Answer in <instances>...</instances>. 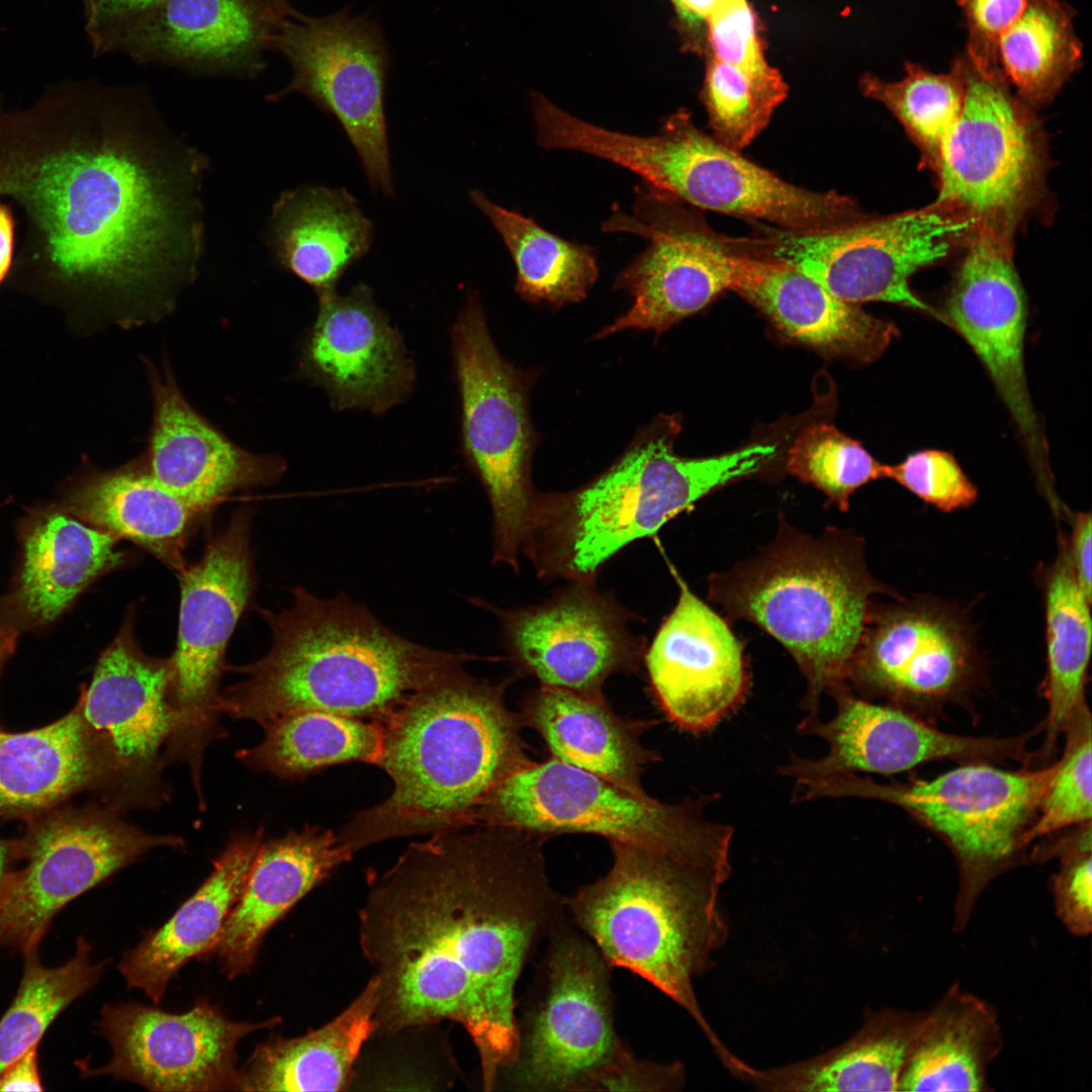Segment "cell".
Segmentation results:
<instances>
[{
  "mask_svg": "<svg viewBox=\"0 0 1092 1092\" xmlns=\"http://www.w3.org/2000/svg\"><path fill=\"white\" fill-rule=\"evenodd\" d=\"M543 837L494 825L432 834L370 876L359 911L377 982L375 1031L458 1023L485 1091L515 1057L522 973L567 916Z\"/></svg>",
  "mask_w": 1092,
  "mask_h": 1092,
  "instance_id": "obj_1",
  "label": "cell"
},
{
  "mask_svg": "<svg viewBox=\"0 0 1092 1092\" xmlns=\"http://www.w3.org/2000/svg\"><path fill=\"white\" fill-rule=\"evenodd\" d=\"M65 145L0 157V194L33 219L51 263L130 310L171 306L197 274L208 160L144 88L89 95Z\"/></svg>",
  "mask_w": 1092,
  "mask_h": 1092,
  "instance_id": "obj_2",
  "label": "cell"
},
{
  "mask_svg": "<svg viewBox=\"0 0 1092 1092\" xmlns=\"http://www.w3.org/2000/svg\"><path fill=\"white\" fill-rule=\"evenodd\" d=\"M291 594L290 607L261 610L271 648L240 668L245 677L219 695L217 713L262 727L301 711L384 722L410 695L469 675L474 657L404 638L345 593Z\"/></svg>",
  "mask_w": 1092,
  "mask_h": 1092,
  "instance_id": "obj_3",
  "label": "cell"
},
{
  "mask_svg": "<svg viewBox=\"0 0 1092 1092\" xmlns=\"http://www.w3.org/2000/svg\"><path fill=\"white\" fill-rule=\"evenodd\" d=\"M506 687L469 674L410 695L382 722L378 766L393 790L355 813L339 839L355 853L388 839L475 825L489 793L529 760Z\"/></svg>",
  "mask_w": 1092,
  "mask_h": 1092,
  "instance_id": "obj_4",
  "label": "cell"
},
{
  "mask_svg": "<svg viewBox=\"0 0 1092 1092\" xmlns=\"http://www.w3.org/2000/svg\"><path fill=\"white\" fill-rule=\"evenodd\" d=\"M730 843L669 852L611 842L608 873L564 897L569 920L606 962L680 1006L717 1057L729 1049L703 1014L694 979L728 937L720 890L730 876Z\"/></svg>",
  "mask_w": 1092,
  "mask_h": 1092,
  "instance_id": "obj_5",
  "label": "cell"
},
{
  "mask_svg": "<svg viewBox=\"0 0 1092 1092\" xmlns=\"http://www.w3.org/2000/svg\"><path fill=\"white\" fill-rule=\"evenodd\" d=\"M676 416H659L589 482L538 494L523 554L542 578L596 581L604 564L629 544L720 486L750 475L775 454L755 444L705 458L674 452Z\"/></svg>",
  "mask_w": 1092,
  "mask_h": 1092,
  "instance_id": "obj_6",
  "label": "cell"
},
{
  "mask_svg": "<svg viewBox=\"0 0 1092 1092\" xmlns=\"http://www.w3.org/2000/svg\"><path fill=\"white\" fill-rule=\"evenodd\" d=\"M711 599L752 622L792 654L807 680L802 722L819 718L822 693L847 685L850 665L883 586L869 573L856 539H814L787 525L753 559L709 580Z\"/></svg>",
  "mask_w": 1092,
  "mask_h": 1092,
  "instance_id": "obj_7",
  "label": "cell"
},
{
  "mask_svg": "<svg viewBox=\"0 0 1092 1092\" xmlns=\"http://www.w3.org/2000/svg\"><path fill=\"white\" fill-rule=\"evenodd\" d=\"M563 139L567 150L620 165L697 208L795 233L836 229L866 217L851 197L785 181L703 131L684 110L669 115L654 135L614 131L576 117Z\"/></svg>",
  "mask_w": 1092,
  "mask_h": 1092,
  "instance_id": "obj_8",
  "label": "cell"
},
{
  "mask_svg": "<svg viewBox=\"0 0 1092 1092\" xmlns=\"http://www.w3.org/2000/svg\"><path fill=\"white\" fill-rule=\"evenodd\" d=\"M1053 765L1007 770L965 762L931 780L880 784L853 772L796 782L795 801L857 797L896 805L939 835L953 853L959 889L952 931H964L984 890L1018 866Z\"/></svg>",
  "mask_w": 1092,
  "mask_h": 1092,
  "instance_id": "obj_9",
  "label": "cell"
},
{
  "mask_svg": "<svg viewBox=\"0 0 1092 1092\" xmlns=\"http://www.w3.org/2000/svg\"><path fill=\"white\" fill-rule=\"evenodd\" d=\"M545 946L516 1015L514 1060L495 1089L587 1091L625 1045L616 1029L612 967L594 943L566 916Z\"/></svg>",
  "mask_w": 1092,
  "mask_h": 1092,
  "instance_id": "obj_10",
  "label": "cell"
},
{
  "mask_svg": "<svg viewBox=\"0 0 1092 1092\" xmlns=\"http://www.w3.org/2000/svg\"><path fill=\"white\" fill-rule=\"evenodd\" d=\"M452 344L463 454L489 500L492 560L518 571L539 494L531 476L537 445L529 414L534 374L499 354L475 293L454 324Z\"/></svg>",
  "mask_w": 1092,
  "mask_h": 1092,
  "instance_id": "obj_11",
  "label": "cell"
},
{
  "mask_svg": "<svg viewBox=\"0 0 1092 1092\" xmlns=\"http://www.w3.org/2000/svg\"><path fill=\"white\" fill-rule=\"evenodd\" d=\"M710 800L662 803L551 756L528 760L503 779L482 803L475 824L543 836L588 833L610 842L694 852L733 835L730 826L704 817Z\"/></svg>",
  "mask_w": 1092,
  "mask_h": 1092,
  "instance_id": "obj_12",
  "label": "cell"
},
{
  "mask_svg": "<svg viewBox=\"0 0 1092 1092\" xmlns=\"http://www.w3.org/2000/svg\"><path fill=\"white\" fill-rule=\"evenodd\" d=\"M964 59V104L934 169L939 184L934 204L970 222L971 233L1011 241L1039 182L1035 121L1001 69L985 72L966 54Z\"/></svg>",
  "mask_w": 1092,
  "mask_h": 1092,
  "instance_id": "obj_13",
  "label": "cell"
},
{
  "mask_svg": "<svg viewBox=\"0 0 1092 1092\" xmlns=\"http://www.w3.org/2000/svg\"><path fill=\"white\" fill-rule=\"evenodd\" d=\"M292 70L289 84L266 98L298 93L336 117L374 191L393 195L384 93L390 54L376 17L350 8L321 17L296 9L271 38Z\"/></svg>",
  "mask_w": 1092,
  "mask_h": 1092,
  "instance_id": "obj_14",
  "label": "cell"
},
{
  "mask_svg": "<svg viewBox=\"0 0 1092 1092\" xmlns=\"http://www.w3.org/2000/svg\"><path fill=\"white\" fill-rule=\"evenodd\" d=\"M175 835L151 834L114 812L85 808L37 820L17 856L25 866L0 884V948L37 949L54 917L71 901L157 847L179 848Z\"/></svg>",
  "mask_w": 1092,
  "mask_h": 1092,
  "instance_id": "obj_15",
  "label": "cell"
},
{
  "mask_svg": "<svg viewBox=\"0 0 1092 1092\" xmlns=\"http://www.w3.org/2000/svg\"><path fill=\"white\" fill-rule=\"evenodd\" d=\"M970 233V222L933 203L826 231L777 230L755 244L763 256L796 267L843 301H883L936 315L912 292L910 278L944 259L952 242Z\"/></svg>",
  "mask_w": 1092,
  "mask_h": 1092,
  "instance_id": "obj_16",
  "label": "cell"
},
{
  "mask_svg": "<svg viewBox=\"0 0 1092 1092\" xmlns=\"http://www.w3.org/2000/svg\"><path fill=\"white\" fill-rule=\"evenodd\" d=\"M248 512L241 511L178 571L181 590L177 645L169 657L178 727L170 741L199 777L201 751L214 729L218 685L229 640L255 588Z\"/></svg>",
  "mask_w": 1092,
  "mask_h": 1092,
  "instance_id": "obj_17",
  "label": "cell"
},
{
  "mask_svg": "<svg viewBox=\"0 0 1092 1092\" xmlns=\"http://www.w3.org/2000/svg\"><path fill=\"white\" fill-rule=\"evenodd\" d=\"M602 229L649 243L614 282V290L632 296V305L595 339L629 329L662 334L729 289L726 241L707 232L681 202L644 182L635 188L632 212L614 207Z\"/></svg>",
  "mask_w": 1092,
  "mask_h": 1092,
  "instance_id": "obj_18",
  "label": "cell"
},
{
  "mask_svg": "<svg viewBox=\"0 0 1092 1092\" xmlns=\"http://www.w3.org/2000/svg\"><path fill=\"white\" fill-rule=\"evenodd\" d=\"M278 1021H235L204 998L178 1014L138 1002L105 1004L97 1029L111 1057L99 1068L81 1061L79 1068L85 1077L109 1076L151 1091H240L239 1042Z\"/></svg>",
  "mask_w": 1092,
  "mask_h": 1092,
  "instance_id": "obj_19",
  "label": "cell"
},
{
  "mask_svg": "<svg viewBox=\"0 0 1092 1092\" xmlns=\"http://www.w3.org/2000/svg\"><path fill=\"white\" fill-rule=\"evenodd\" d=\"M939 320L971 346L993 380L1026 446L1041 486L1052 484L1048 444L1030 399L1023 361L1025 296L1011 241L975 232Z\"/></svg>",
  "mask_w": 1092,
  "mask_h": 1092,
  "instance_id": "obj_20",
  "label": "cell"
},
{
  "mask_svg": "<svg viewBox=\"0 0 1092 1092\" xmlns=\"http://www.w3.org/2000/svg\"><path fill=\"white\" fill-rule=\"evenodd\" d=\"M512 661L542 686L600 692L611 674L633 670L643 641L628 629L631 614L595 582L575 581L541 605L498 610Z\"/></svg>",
  "mask_w": 1092,
  "mask_h": 1092,
  "instance_id": "obj_21",
  "label": "cell"
},
{
  "mask_svg": "<svg viewBox=\"0 0 1092 1092\" xmlns=\"http://www.w3.org/2000/svg\"><path fill=\"white\" fill-rule=\"evenodd\" d=\"M837 704L832 720L800 722L802 734L817 735L828 753L811 760L792 754L780 768L795 781L838 772L892 775L925 762L953 759L965 762H1028L1031 733L1015 737H971L950 734L927 725L894 706L879 705L853 695L847 685L831 694Z\"/></svg>",
  "mask_w": 1092,
  "mask_h": 1092,
  "instance_id": "obj_22",
  "label": "cell"
},
{
  "mask_svg": "<svg viewBox=\"0 0 1092 1092\" xmlns=\"http://www.w3.org/2000/svg\"><path fill=\"white\" fill-rule=\"evenodd\" d=\"M105 758L110 780L128 790L152 786L162 746L178 727L170 659L147 655L133 615L99 657L77 705Z\"/></svg>",
  "mask_w": 1092,
  "mask_h": 1092,
  "instance_id": "obj_23",
  "label": "cell"
},
{
  "mask_svg": "<svg viewBox=\"0 0 1092 1092\" xmlns=\"http://www.w3.org/2000/svg\"><path fill=\"white\" fill-rule=\"evenodd\" d=\"M978 671L963 617L938 602L917 600L872 612L847 680L895 702L929 705L963 693Z\"/></svg>",
  "mask_w": 1092,
  "mask_h": 1092,
  "instance_id": "obj_24",
  "label": "cell"
},
{
  "mask_svg": "<svg viewBox=\"0 0 1092 1092\" xmlns=\"http://www.w3.org/2000/svg\"><path fill=\"white\" fill-rule=\"evenodd\" d=\"M669 567L679 596L645 651L646 670L668 719L686 731L704 732L745 697L748 677L742 646L726 622Z\"/></svg>",
  "mask_w": 1092,
  "mask_h": 1092,
  "instance_id": "obj_25",
  "label": "cell"
},
{
  "mask_svg": "<svg viewBox=\"0 0 1092 1092\" xmlns=\"http://www.w3.org/2000/svg\"><path fill=\"white\" fill-rule=\"evenodd\" d=\"M292 9L288 0H164L124 29L112 52L138 64L256 78Z\"/></svg>",
  "mask_w": 1092,
  "mask_h": 1092,
  "instance_id": "obj_26",
  "label": "cell"
},
{
  "mask_svg": "<svg viewBox=\"0 0 1092 1092\" xmlns=\"http://www.w3.org/2000/svg\"><path fill=\"white\" fill-rule=\"evenodd\" d=\"M301 363L338 410L383 414L407 396L415 381L399 333L363 283L345 295L318 297Z\"/></svg>",
  "mask_w": 1092,
  "mask_h": 1092,
  "instance_id": "obj_27",
  "label": "cell"
},
{
  "mask_svg": "<svg viewBox=\"0 0 1092 1092\" xmlns=\"http://www.w3.org/2000/svg\"><path fill=\"white\" fill-rule=\"evenodd\" d=\"M729 290L765 313L787 337L825 354L859 363L878 359L897 328L839 299L796 267L737 252L726 241Z\"/></svg>",
  "mask_w": 1092,
  "mask_h": 1092,
  "instance_id": "obj_28",
  "label": "cell"
},
{
  "mask_svg": "<svg viewBox=\"0 0 1092 1092\" xmlns=\"http://www.w3.org/2000/svg\"><path fill=\"white\" fill-rule=\"evenodd\" d=\"M151 374L154 417L146 468L159 483L208 511L234 491L281 477L282 459L240 448L188 403L171 373Z\"/></svg>",
  "mask_w": 1092,
  "mask_h": 1092,
  "instance_id": "obj_29",
  "label": "cell"
},
{
  "mask_svg": "<svg viewBox=\"0 0 1092 1092\" xmlns=\"http://www.w3.org/2000/svg\"><path fill=\"white\" fill-rule=\"evenodd\" d=\"M353 854L332 829L308 824L262 842L208 957L229 979L249 973L270 929Z\"/></svg>",
  "mask_w": 1092,
  "mask_h": 1092,
  "instance_id": "obj_30",
  "label": "cell"
},
{
  "mask_svg": "<svg viewBox=\"0 0 1092 1092\" xmlns=\"http://www.w3.org/2000/svg\"><path fill=\"white\" fill-rule=\"evenodd\" d=\"M262 833L236 834L203 884L161 927L125 951L118 970L128 988L159 1004L170 981L191 960L208 957L238 902L260 848Z\"/></svg>",
  "mask_w": 1092,
  "mask_h": 1092,
  "instance_id": "obj_31",
  "label": "cell"
},
{
  "mask_svg": "<svg viewBox=\"0 0 1092 1092\" xmlns=\"http://www.w3.org/2000/svg\"><path fill=\"white\" fill-rule=\"evenodd\" d=\"M925 1011L867 1009L846 1040L806 1060L756 1068L742 1059L730 1074L770 1092L899 1091Z\"/></svg>",
  "mask_w": 1092,
  "mask_h": 1092,
  "instance_id": "obj_32",
  "label": "cell"
},
{
  "mask_svg": "<svg viewBox=\"0 0 1092 1092\" xmlns=\"http://www.w3.org/2000/svg\"><path fill=\"white\" fill-rule=\"evenodd\" d=\"M373 223L346 188L300 186L273 204L268 245L277 262L324 296L365 256Z\"/></svg>",
  "mask_w": 1092,
  "mask_h": 1092,
  "instance_id": "obj_33",
  "label": "cell"
},
{
  "mask_svg": "<svg viewBox=\"0 0 1092 1092\" xmlns=\"http://www.w3.org/2000/svg\"><path fill=\"white\" fill-rule=\"evenodd\" d=\"M108 780L105 758L78 706L41 728L0 730V815L43 814Z\"/></svg>",
  "mask_w": 1092,
  "mask_h": 1092,
  "instance_id": "obj_34",
  "label": "cell"
},
{
  "mask_svg": "<svg viewBox=\"0 0 1092 1092\" xmlns=\"http://www.w3.org/2000/svg\"><path fill=\"white\" fill-rule=\"evenodd\" d=\"M525 715L553 757L647 795L641 778L655 756L640 743L638 728L616 715L600 692L542 686L528 698Z\"/></svg>",
  "mask_w": 1092,
  "mask_h": 1092,
  "instance_id": "obj_35",
  "label": "cell"
},
{
  "mask_svg": "<svg viewBox=\"0 0 1092 1092\" xmlns=\"http://www.w3.org/2000/svg\"><path fill=\"white\" fill-rule=\"evenodd\" d=\"M377 982L366 983L336 1017L307 1033L270 1035L240 1068V1091H347L358 1057L376 1029Z\"/></svg>",
  "mask_w": 1092,
  "mask_h": 1092,
  "instance_id": "obj_36",
  "label": "cell"
},
{
  "mask_svg": "<svg viewBox=\"0 0 1092 1092\" xmlns=\"http://www.w3.org/2000/svg\"><path fill=\"white\" fill-rule=\"evenodd\" d=\"M1003 1046L995 1007L953 983L925 1011L899 1091H992L988 1069Z\"/></svg>",
  "mask_w": 1092,
  "mask_h": 1092,
  "instance_id": "obj_37",
  "label": "cell"
},
{
  "mask_svg": "<svg viewBox=\"0 0 1092 1092\" xmlns=\"http://www.w3.org/2000/svg\"><path fill=\"white\" fill-rule=\"evenodd\" d=\"M68 506L83 522L135 543L177 572L188 564L183 551L189 526L205 512L138 465L88 477Z\"/></svg>",
  "mask_w": 1092,
  "mask_h": 1092,
  "instance_id": "obj_38",
  "label": "cell"
},
{
  "mask_svg": "<svg viewBox=\"0 0 1092 1092\" xmlns=\"http://www.w3.org/2000/svg\"><path fill=\"white\" fill-rule=\"evenodd\" d=\"M118 540L60 512L34 519L23 535L20 611L33 623L54 621L97 577L124 562Z\"/></svg>",
  "mask_w": 1092,
  "mask_h": 1092,
  "instance_id": "obj_39",
  "label": "cell"
},
{
  "mask_svg": "<svg viewBox=\"0 0 1092 1092\" xmlns=\"http://www.w3.org/2000/svg\"><path fill=\"white\" fill-rule=\"evenodd\" d=\"M1046 674L1043 695L1048 716L1040 760L1054 755L1058 737L1085 701V686L1092 647L1091 602L1079 587L1061 537L1055 561L1043 573Z\"/></svg>",
  "mask_w": 1092,
  "mask_h": 1092,
  "instance_id": "obj_40",
  "label": "cell"
},
{
  "mask_svg": "<svg viewBox=\"0 0 1092 1092\" xmlns=\"http://www.w3.org/2000/svg\"><path fill=\"white\" fill-rule=\"evenodd\" d=\"M265 737L238 756L253 768L284 779L302 778L326 767L364 762L379 765L382 722L323 711L282 716L264 727Z\"/></svg>",
  "mask_w": 1092,
  "mask_h": 1092,
  "instance_id": "obj_41",
  "label": "cell"
},
{
  "mask_svg": "<svg viewBox=\"0 0 1092 1092\" xmlns=\"http://www.w3.org/2000/svg\"><path fill=\"white\" fill-rule=\"evenodd\" d=\"M469 197L507 246L517 269L515 288L522 298L556 308L585 298L599 276L590 247L546 231L533 218L492 202L478 189L471 190Z\"/></svg>",
  "mask_w": 1092,
  "mask_h": 1092,
  "instance_id": "obj_42",
  "label": "cell"
},
{
  "mask_svg": "<svg viewBox=\"0 0 1092 1092\" xmlns=\"http://www.w3.org/2000/svg\"><path fill=\"white\" fill-rule=\"evenodd\" d=\"M1073 10L1061 0H1026L998 43V63L1027 105L1050 102L1082 64Z\"/></svg>",
  "mask_w": 1092,
  "mask_h": 1092,
  "instance_id": "obj_43",
  "label": "cell"
},
{
  "mask_svg": "<svg viewBox=\"0 0 1092 1092\" xmlns=\"http://www.w3.org/2000/svg\"><path fill=\"white\" fill-rule=\"evenodd\" d=\"M23 957L18 991L0 1019V1073L38 1045L59 1014L98 983L105 966L92 961L91 946L83 936L77 938L74 954L61 966L44 967L37 949Z\"/></svg>",
  "mask_w": 1092,
  "mask_h": 1092,
  "instance_id": "obj_44",
  "label": "cell"
},
{
  "mask_svg": "<svg viewBox=\"0 0 1092 1092\" xmlns=\"http://www.w3.org/2000/svg\"><path fill=\"white\" fill-rule=\"evenodd\" d=\"M861 91L882 103L904 126L920 148L923 161L935 169L941 146L956 125L964 104L966 74L964 55L944 74L905 64V76L895 82L866 74Z\"/></svg>",
  "mask_w": 1092,
  "mask_h": 1092,
  "instance_id": "obj_45",
  "label": "cell"
},
{
  "mask_svg": "<svg viewBox=\"0 0 1092 1092\" xmlns=\"http://www.w3.org/2000/svg\"><path fill=\"white\" fill-rule=\"evenodd\" d=\"M439 1023L373 1034L355 1064L352 1084L367 1089L440 1090L452 1086L457 1065ZM363 1088V1087H362Z\"/></svg>",
  "mask_w": 1092,
  "mask_h": 1092,
  "instance_id": "obj_46",
  "label": "cell"
},
{
  "mask_svg": "<svg viewBox=\"0 0 1092 1092\" xmlns=\"http://www.w3.org/2000/svg\"><path fill=\"white\" fill-rule=\"evenodd\" d=\"M788 86L772 67L740 69L713 58L706 68L702 91L713 136L741 152L768 125L786 99Z\"/></svg>",
  "mask_w": 1092,
  "mask_h": 1092,
  "instance_id": "obj_47",
  "label": "cell"
},
{
  "mask_svg": "<svg viewBox=\"0 0 1092 1092\" xmlns=\"http://www.w3.org/2000/svg\"><path fill=\"white\" fill-rule=\"evenodd\" d=\"M788 470L823 491L841 511L860 486L886 477V465L856 440L834 426L818 423L804 429L789 452Z\"/></svg>",
  "mask_w": 1092,
  "mask_h": 1092,
  "instance_id": "obj_48",
  "label": "cell"
},
{
  "mask_svg": "<svg viewBox=\"0 0 1092 1092\" xmlns=\"http://www.w3.org/2000/svg\"><path fill=\"white\" fill-rule=\"evenodd\" d=\"M1091 715L1085 704L1064 729V751L1052 764L1036 817L1024 836L1026 846L1040 837L1091 823Z\"/></svg>",
  "mask_w": 1092,
  "mask_h": 1092,
  "instance_id": "obj_49",
  "label": "cell"
},
{
  "mask_svg": "<svg viewBox=\"0 0 1092 1092\" xmlns=\"http://www.w3.org/2000/svg\"><path fill=\"white\" fill-rule=\"evenodd\" d=\"M886 477L945 513L969 508L977 499L975 484L956 458L942 450L917 451L898 464L886 465Z\"/></svg>",
  "mask_w": 1092,
  "mask_h": 1092,
  "instance_id": "obj_50",
  "label": "cell"
},
{
  "mask_svg": "<svg viewBox=\"0 0 1092 1092\" xmlns=\"http://www.w3.org/2000/svg\"><path fill=\"white\" fill-rule=\"evenodd\" d=\"M705 23L711 58L748 71L771 67L764 58L756 17L747 0H719Z\"/></svg>",
  "mask_w": 1092,
  "mask_h": 1092,
  "instance_id": "obj_51",
  "label": "cell"
},
{
  "mask_svg": "<svg viewBox=\"0 0 1092 1092\" xmlns=\"http://www.w3.org/2000/svg\"><path fill=\"white\" fill-rule=\"evenodd\" d=\"M1061 866L1052 877L1056 915L1073 935L1087 936L1092 930L1091 840L1065 849Z\"/></svg>",
  "mask_w": 1092,
  "mask_h": 1092,
  "instance_id": "obj_52",
  "label": "cell"
},
{
  "mask_svg": "<svg viewBox=\"0 0 1092 1092\" xmlns=\"http://www.w3.org/2000/svg\"><path fill=\"white\" fill-rule=\"evenodd\" d=\"M968 29L967 57L979 70L1000 69L998 43L1021 14L1026 0H956Z\"/></svg>",
  "mask_w": 1092,
  "mask_h": 1092,
  "instance_id": "obj_53",
  "label": "cell"
},
{
  "mask_svg": "<svg viewBox=\"0 0 1092 1092\" xmlns=\"http://www.w3.org/2000/svg\"><path fill=\"white\" fill-rule=\"evenodd\" d=\"M686 1084L681 1063L641 1060L625 1044L595 1076L587 1091L673 1092Z\"/></svg>",
  "mask_w": 1092,
  "mask_h": 1092,
  "instance_id": "obj_54",
  "label": "cell"
},
{
  "mask_svg": "<svg viewBox=\"0 0 1092 1092\" xmlns=\"http://www.w3.org/2000/svg\"><path fill=\"white\" fill-rule=\"evenodd\" d=\"M164 0H84L87 33L96 54L112 52L119 34Z\"/></svg>",
  "mask_w": 1092,
  "mask_h": 1092,
  "instance_id": "obj_55",
  "label": "cell"
},
{
  "mask_svg": "<svg viewBox=\"0 0 1092 1092\" xmlns=\"http://www.w3.org/2000/svg\"><path fill=\"white\" fill-rule=\"evenodd\" d=\"M1092 524L1090 513L1079 512L1072 518L1071 535L1066 544L1076 581L1092 602Z\"/></svg>",
  "mask_w": 1092,
  "mask_h": 1092,
  "instance_id": "obj_56",
  "label": "cell"
},
{
  "mask_svg": "<svg viewBox=\"0 0 1092 1092\" xmlns=\"http://www.w3.org/2000/svg\"><path fill=\"white\" fill-rule=\"evenodd\" d=\"M37 1046L30 1048L0 1073V1091L43 1090L38 1070Z\"/></svg>",
  "mask_w": 1092,
  "mask_h": 1092,
  "instance_id": "obj_57",
  "label": "cell"
},
{
  "mask_svg": "<svg viewBox=\"0 0 1092 1092\" xmlns=\"http://www.w3.org/2000/svg\"><path fill=\"white\" fill-rule=\"evenodd\" d=\"M13 236L14 221L11 212L7 206L0 204V282L10 267Z\"/></svg>",
  "mask_w": 1092,
  "mask_h": 1092,
  "instance_id": "obj_58",
  "label": "cell"
},
{
  "mask_svg": "<svg viewBox=\"0 0 1092 1092\" xmlns=\"http://www.w3.org/2000/svg\"><path fill=\"white\" fill-rule=\"evenodd\" d=\"M680 18L692 26L705 23L719 0H671Z\"/></svg>",
  "mask_w": 1092,
  "mask_h": 1092,
  "instance_id": "obj_59",
  "label": "cell"
},
{
  "mask_svg": "<svg viewBox=\"0 0 1092 1092\" xmlns=\"http://www.w3.org/2000/svg\"><path fill=\"white\" fill-rule=\"evenodd\" d=\"M16 636L14 626L0 614V670L15 647Z\"/></svg>",
  "mask_w": 1092,
  "mask_h": 1092,
  "instance_id": "obj_60",
  "label": "cell"
},
{
  "mask_svg": "<svg viewBox=\"0 0 1092 1092\" xmlns=\"http://www.w3.org/2000/svg\"><path fill=\"white\" fill-rule=\"evenodd\" d=\"M14 854V848H11L7 843L0 841V884L5 875L10 871L9 864L11 857H13Z\"/></svg>",
  "mask_w": 1092,
  "mask_h": 1092,
  "instance_id": "obj_61",
  "label": "cell"
}]
</instances>
